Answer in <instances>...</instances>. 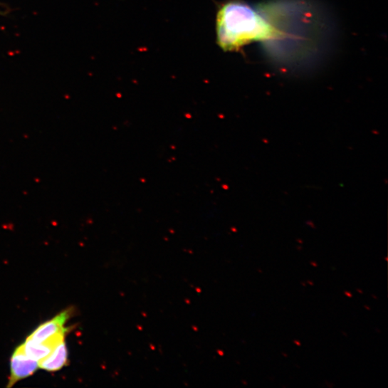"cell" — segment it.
<instances>
[{
	"instance_id": "obj_1",
	"label": "cell",
	"mask_w": 388,
	"mask_h": 388,
	"mask_svg": "<svg viewBox=\"0 0 388 388\" xmlns=\"http://www.w3.org/2000/svg\"><path fill=\"white\" fill-rule=\"evenodd\" d=\"M216 35L220 48L232 52L256 42L282 41L287 33L268 16L265 9H256L241 0H229L217 12Z\"/></svg>"
},
{
	"instance_id": "obj_2",
	"label": "cell",
	"mask_w": 388,
	"mask_h": 388,
	"mask_svg": "<svg viewBox=\"0 0 388 388\" xmlns=\"http://www.w3.org/2000/svg\"><path fill=\"white\" fill-rule=\"evenodd\" d=\"M71 310L67 309L49 321L40 325L28 339L36 342H45L56 347L65 340L68 329L65 327L70 319Z\"/></svg>"
},
{
	"instance_id": "obj_3",
	"label": "cell",
	"mask_w": 388,
	"mask_h": 388,
	"mask_svg": "<svg viewBox=\"0 0 388 388\" xmlns=\"http://www.w3.org/2000/svg\"><path fill=\"white\" fill-rule=\"evenodd\" d=\"M39 368L38 361L28 356L21 345L14 351L11 358V375L8 387L33 375Z\"/></svg>"
},
{
	"instance_id": "obj_4",
	"label": "cell",
	"mask_w": 388,
	"mask_h": 388,
	"mask_svg": "<svg viewBox=\"0 0 388 388\" xmlns=\"http://www.w3.org/2000/svg\"><path fill=\"white\" fill-rule=\"evenodd\" d=\"M68 356V349L63 340L47 357L38 362L39 368L48 372L58 371L67 365Z\"/></svg>"
},
{
	"instance_id": "obj_5",
	"label": "cell",
	"mask_w": 388,
	"mask_h": 388,
	"mask_svg": "<svg viewBox=\"0 0 388 388\" xmlns=\"http://www.w3.org/2000/svg\"><path fill=\"white\" fill-rule=\"evenodd\" d=\"M21 346L28 356L38 362L47 357L54 349V347L47 343L36 342L28 338Z\"/></svg>"
}]
</instances>
